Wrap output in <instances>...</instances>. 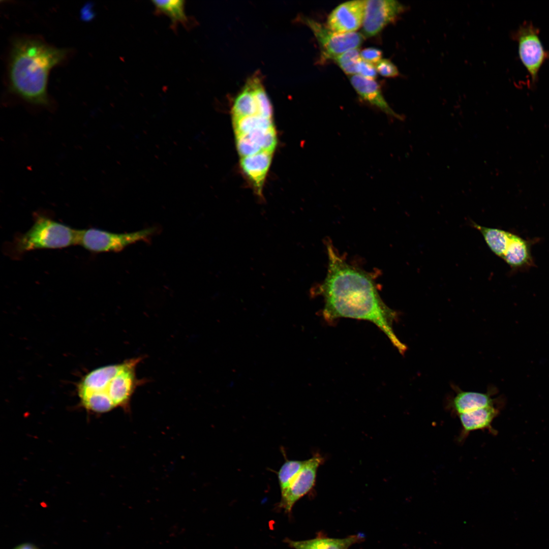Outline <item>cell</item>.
<instances>
[{
	"label": "cell",
	"mask_w": 549,
	"mask_h": 549,
	"mask_svg": "<svg viewBox=\"0 0 549 549\" xmlns=\"http://www.w3.org/2000/svg\"><path fill=\"white\" fill-rule=\"evenodd\" d=\"M78 230L44 216H37L32 226L16 236L13 248L21 254L35 250L57 249L77 245Z\"/></svg>",
	"instance_id": "cell-4"
},
{
	"label": "cell",
	"mask_w": 549,
	"mask_h": 549,
	"mask_svg": "<svg viewBox=\"0 0 549 549\" xmlns=\"http://www.w3.org/2000/svg\"><path fill=\"white\" fill-rule=\"evenodd\" d=\"M356 74L367 78L374 79L377 77V71L374 64L361 58L357 65Z\"/></svg>",
	"instance_id": "cell-25"
},
{
	"label": "cell",
	"mask_w": 549,
	"mask_h": 549,
	"mask_svg": "<svg viewBox=\"0 0 549 549\" xmlns=\"http://www.w3.org/2000/svg\"><path fill=\"white\" fill-rule=\"evenodd\" d=\"M473 227L480 232L491 251L502 258L508 246L511 232L489 228L473 223Z\"/></svg>",
	"instance_id": "cell-17"
},
{
	"label": "cell",
	"mask_w": 549,
	"mask_h": 549,
	"mask_svg": "<svg viewBox=\"0 0 549 549\" xmlns=\"http://www.w3.org/2000/svg\"><path fill=\"white\" fill-rule=\"evenodd\" d=\"M539 29L531 21H525L511 33L517 43L520 58L527 70L533 86L538 81L539 71L549 57L539 37Z\"/></svg>",
	"instance_id": "cell-6"
},
{
	"label": "cell",
	"mask_w": 549,
	"mask_h": 549,
	"mask_svg": "<svg viewBox=\"0 0 549 549\" xmlns=\"http://www.w3.org/2000/svg\"><path fill=\"white\" fill-rule=\"evenodd\" d=\"M232 121L236 137L257 129H268L274 127L272 118L259 114L232 118Z\"/></svg>",
	"instance_id": "cell-19"
},
{
	"label": "cell",
	"mask_w": 549,
	"mask_h": 549,
	"mask_svg": "<svg viewBox=\"0 0 549 549\" xmlns=\"http://www.w3.org/2000/svg\"><path fill=\"white\" fill-rule=\"evenodd\" d=\"M236 147L241 158L257 154L262 149L244 136L236 137Z\"/></svg>",
	"instance_id": "cell-23"
},
{
	"label": "cell",
	"mask_w": 549,
	"mask_h": 549,
	"mask_svg": "<svg viewBox=\"0 0 549 549\" xmlns=\"http://www.w3.org/2000/svg\"><path fill=\"white\" fill-rule=\"evenodd\" d=\"M304 23L312 30L326 57L332 58L344 52L359 48L364 36L358 33H338L327 26L309 18H303Z\"/></svg>",
	"instance_id": "cell-7"
},
{
	"label": "cell",
	"mask_w": 549,
	"mask_h": 549,
	"mask_svg": "<svg viewBox=\"0 0 549 549\" xmlns=\"http://www.w3.org/2000/svg\"><path fill=\"white\" fill-rule=\"evenodd\" d=\"M494 406V400L489 393L461 391L452 399L450 406L455 414L469 412Z\"/></svg>",
	"instance_id": "cell-16"
},
{
	"label": "cell",
	"mask_w": 549,
	"mask_h": 549,
	"mask_svg": "<svg viewBox=\"0 0 549 549\" xmlns=\"http://www.w3.org/2000/svg\"><path fill=\"white\" fill-rule=\"evenodd\" d=\"M359 48L347 50L332 58L340 68L346 74H356V68L361 59Z\"/></svg>",
	"instance_id": "cell-22"
},
{
	"label": "cell",
	"mask_w": 549,
	"mask_h": 549,
	"mask_svg": "<svg viewBox=\"0 0 549 549\" xmlns=\"http://www.w3.org/2000/svg\"><path fill=\"white\" fill-rule=\"evenodd\" d=\"M323 459L319 453L305 460L304 464L288 489L281 494L278 506L290 513L295 504L313 488L319 466Z\"/></svg>",
	"instance_id": "cell-8"
},
{
	"label": "cell",
	"mask_w": 549,
	"mask_h": 549,
	"mask_svg": "<svg viewBox=\"0 0 549 549\" xmlns=\"http://www.w3.org/2000/svg\"><path fill=\"white\" fill-rule=\"evenodd\" d=\"M498 413V410L492 406L458 414L462 425L459 442H463L471 432L476 430H487L492 434L496 433L492 423Z\"/></svg>",
	"instance_id": "cell-11"
},
{
	"label": "cell",
	"mask_w": 549,
	"mask_h": 549,
	"mask_svg": "<svg viewBox=\"0 0 549 549\" xmlns=\"http://www.w3.org/2000/svg\"><path fill=\"white\" fill-rule=\"evenodd\" d=\"M272 153L262 150L255 155L241 158V168L259 194L271 161Z\"/></svg>",
	"instance_id": "cell-13"
},
{
	"label": "cell",
	"mask_w": 549,
	"mask_h": 549,
	"mask_svg": "<svg viewBox=\"0 0 549 549\" xmlns=\"http://www.w3.org/2000/svg\"><path fill=\"white\" fill-rule=\"evenodd\" d=\"M156 12L168 16L175 27L178 23L188 25L189 20L185 11L184 1H153Z\"/></svg>",
	"instance_id": "cell-18"
},
{
	"label": "cell",
	"mask_w": 549,
	"mask_h": 549,
	"mask_svg": "<svg viewBox=\"0 0 549 549\" xmlns=\"http://www.w3.org/2000/svg\"><path fill=\"white\" fill-rule=\"evenodd\" d=\"M17 549H34L33 546L29 545H23L19 546Z\"/></svg>",
	"instance_id": "cell-27"
},
{
	"label": "cell",
	"mask_w": 549,
	"mask_h": 549,
	"mask_svg": "<svg viewBox=\"0 0 549 549\" xmlns=\"http://www.w3.org/2000/svg\"><path fill=\"white\" fill-rule=\"evenodd\" d=\"M154 232L155 229L151 228L124 233L96 228L78 230L77 245L93 253L116 252L132 243L147 239Z\"/></svg>",
	"instance_id": "cell-5"
},
{
	"label": "cell",
	"mask_w": 549,
	"mask_h": 549,
	"mask_svg": "<svg viewBox=\"0 0 549 549\" xmlns=\"http://www.w3.org/2000/svg\"><path fill=\"white\" fill-rule=\"evenodd\" d=\"M142 359L138 357L124 361L121 370L103 387L80 398L82 405L97 413L109 411L114 407L128 410L136 388L145 382L136 375V368Z\"/></svg>",
	"instance_id": "cell-3"
},
{
	"label": "cell",
	"mask_w": 549,
	"mask_h": 549,
	"mask_svg": "<svg viewBox=\"0 0 549 549\" xmlns=\"http://www.w3.org/2000/svg\"><path fill=\"white\" fill-rule=\"evenodd\" d=\"M350 79L352 85L362 99L391 116L404 119L403 116L390 108L383 97L379 85L374 79L357 74L352 75Z\"/></svg>",
	"instance_id": "cell-12"
},
{
	"label": "cell",
	"mask_w": 549,
	"mask_h": 549,
	"mask_svg": "<svg viewBox=\"0 0 549 549\" xmlns=\"http://www.w3.org/2000/svg\"><path fill=\"white\" fill-rule=\"evenodd\" d=\"M382 54L380 50L372 47L365 48L360 52L362 59L373 64L378 63L382 59Z\"/></svg>",
	"instance_id": "cell-26"
},
{
	"label": "cell",
	"mask_w": 549,
	"mask_h": 549,
	"mask_svg": "<svg viewBox=\"0 0 549 549\" xmlns=\"http://www.w3.org/2000/svg\"><path fill=\"white\" fill-rule=\"evenodd\" d=\"M362 540L361 536L353 535L342 538L320 536L301 541L287 538L285 541L293 549H348Z\"/></svg>",
	"instance_id": "cell-15"
},
{
	"label": "cell",
	"mask_w": 549,
	"mask_h": 549,
	"mask_svg": "<svg viewBox=\"0 0 549 549\" xmlns=\"http://www.w3.org/2000/svg\"><path fill=\"white\" fill-rule=\"evenodd\" d=\"M327 272L324 281L311 290V296L320 294L324 298V318L331 322L340 318L370 321L387 337L403 354L407 349L395 334L393 323L395 312L381 299L370 273L349 264L328 245Z\"/></svg>",
	"instance_id": "cell-1"
},
{
	"label": "cell",
	"mask_w": 549,
	"mask_h": 549,
	"mask_svg": "<svg viewBox=\"0 0 549 549\" xmlns=\"http://www.w3.org/2000/svg\"><path fill=\"white\" fill-rule=\"evenodd\" d=\"M502 259L513 269L525 268L533 264L529 241L511 233Z\"/></svg>",
	"instance_id": "cell-14"
},
{
	"label": "cell",
	"mask_w": 549,
	"mask_h": 549,
	"mask_svg": "<svg viewBox=\"0 0 549 549\" xmlns=\"http://www.w3.org/2000/svg\"><path fill=\"white\" fill-rule=\"evenodd\" d=\"M397 1H365L362 35L371 37L377 35L387 24L394 21L406 10Z\"/></svg>",
	"instance_id": "cell-9"
},
{
	"label": "cell",
	"mask_w": 549,
	"mask_h": 549,
	"mask_svg": "<svg viewBox=\"0 0 549 549\" xmlns=\"http://www.w3.org/2000/svg\"><path fill=\"white\" fill-rule=\"evenodd\" d=\"M377 73L385 77H395L399 75V70L390 60L381 59L376 64Z\"/></svg>",
	"instance_id": "cell-24"
},
{
	"label": "cell",
	"mask_w": 549,
	"mask_h": 549,
	"mask_svg": "<svg viewBox=\"0 0 549 549\" xmlns=\"http://www.w3.org/2000/svg\"><path fill=\"white\" fill-rule=\"evenodd\" d=\"M304 461L285 459L284 463L277 472L281 494L285 492L298 474Z\"/></svg>",
	"instance_id": "cell-20"
},
{
	"label": "cell",
	"mask_w": 549,
	"mask_h": 549,
	"mask_svg": "<svg viewBox=\"0 0 549 549\" xmlns=\"http://www.w3.org/2000/svg\"><path fill=\"white\" fill-rule=\"evenodd\" d=\"M365 1L345 2L335 8L328 16L327 27L338 33L355 32L362 24Z\"/></svg>",
	"instance_id": "cell-10"
},
{
	"label": "cell",
	"mask_w": 549,
	"mask_h": 549,
	"mask_svg": "<svg viewBox=\"0 0 549 549\" xmlns=\"http://www.w3.org/2000/svg\"><path fill=\"white\" fill-rule=\"evenodd\" d=\"M68 51L31 38L16 39L8 67L10 90L32 104L48 105L47 83L50 70L62 62Z\"/></svg>",
	"instance_id": "cell-2"
},
{
	"label": "cell",
	"mask_w": 549,
	"mask_h": 549,
	"mask_svg": "<svg viewBox=\"0 0 549 549\" xmlns=\"http://www.w3.org/2000/svg\"><path fill=\"white\" fill-rule=\"evenodd\" d=\"M241 136L250 139L262 150L273 152L276 146L277 137L274 127L268 129H257Z\"/></svg>",
	"instance_id": "cell-21"
}]
</instances>
